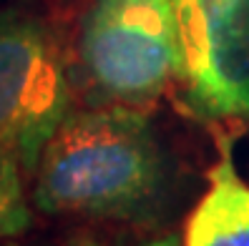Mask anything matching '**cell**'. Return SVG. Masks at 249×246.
<instances>
[{"label":"cell","instance_id":"obj_8","mask_svg":"<svg viewBox=\"0 0 249 246\" xmlns=\"http://www.w3.org/2000/svg\"><path fill=\"white\" fill-rule=\"evenodd\" d=\"M71 246H96V241H91V239H86V236H83V239H76Z\"/></svg>","mask_w":249,"mask_h":246},{"label":"cell","instance_id":"obj_6","mask_svg":"<svg viewBox=\"0 0 249 246\" xmlns=\"http://www.w3.org/2000/svg\"><path fill=\"white\" fill-rule=\"evenodd\" d=\"M20 168L16 156L0 148V246L20 236L33 221Z\"/></svg>","mask_w":249,"mask_h":246},{"label":"cell","instance_id":"obj_4","mask_svg":"<svg viewBox=\"0 0 249 246\" xmlns=\"http://www.w3.org/2000/svg\"><path fill=\"white\" fill-rule=\"evenodd\" d=\"M186 103L201 118H249V0H171Z\"/></svg>","mask_w":249,"mask_h":246},{"label":"cell","instance_id":"obj_3","mask_svg":"<svg viewBox=\"0 0 249 246\" xmlns=\"http://www.w3.org/2000/svg\"><path fill=\"white\" fill-rule=\"evenodd\" d=\"M71 88L63 50L51 28L23 13L0 16V148L25 171L68 118Z\"/></svg>","mask_w":249,"mask_h":246},{"label":"cell","instance_id":"obj_2","mask_svg":"<svg viewBox=\"0 0 249 246\" xmlns=\"http://www.w3.org/2000/svg\"><path fill=\"white\" fill-rule=\"evenodd\" d=\"M81 66L98 100L143 106L181 78L171 0H93L81 28Z\"/></svg>","mask_w":249,"mask_h":246},{"label":"cell","instance_id":"obj_7","mask_svg":"<svg viewBox=\"0 0 249 246\" xmlns=\"http://www.w3.org/2000/svg\"><path fill=\"white\" fill-rule=\"evenodd\" d=\"M143 246H181L177 236H161V239H154V241H146Z\"/></svg>","mask_w":249,"mask_h":246},{"label":"cell","instance_id":"obj_1","mask_svg":"<svg viewBox=\"0 0 249 246\" xmlns=\"http://www.w3.org/2000/svg\"><path fill=\"white\" fill-rule=\"evenodd\" d=\"M164 158L154 126L134 106L73 113L36 168L33 204L53 216L134 219L161 194Z\"/></svg>","mask_w":249,"mask_h":246},{"label":"cell","instance_id":"obj_9","mask_svg":"<svg viewBox=\"0 0 249 246\" xmlns=\"http://www.w3.org/2000/svg\"><path fill=\"white\" fill-rule=\"evenodd\" d=\"M3 246H18V244H10V241H8V244H3Z\"/></svg>","mask_w":249,"mask_h":246},{"label":"cell","instance_id":"obj_5","mask_svg":"<svg viewBox=\"0 0 249 246\" xmlns=\"http://www.w3.org/2000/svg\"><path fill=\"white\" fill-rule=\"evenodd\" d=\"M184 246H249V186L237 173L227 136L219 138L209 189L186 221Z\"/></svg>","mask_w":249,"mask_h":246}]
</instances>
